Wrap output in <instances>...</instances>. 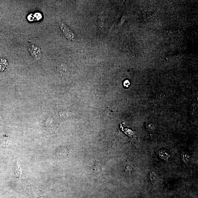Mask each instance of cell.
Listing matches in <instances>:
<instances>
[{
  "label": "cell",
  "mask_w": 198,
  "mask_h": 198,
  "mask_svg": "<svg viewBox=\"0 0 198 198\" xmlns=\"http://www.w3.org/2000/svg\"><path fill=\"white\" fill-rule=\"evenodd\" d=\"M130 85V82L128 81H126L124 83V85L125 87H128Z\"/></svg>",
  "instance_id": "ba28073f"
},
{
  "label": "cell",
  "mask_w": 198,
  "mask_h": 198,
  "mask_svg": "<svg viewBox=\"0 0 198 198\" xmlns=\"http://www.w3.org/2000/svg\"><path fill=\"white\" fill-rule=\"evenodd\" d=\"M183 160L185 163H187L189 160V157L187 154H183Z\"/></svg>",
  "instance_id": "52a82bcc"
},
{
  "label": "cell",
  "mask_w": 198,
  "mask_h": 198,
  "mask_svg": "<svg viewBox=\"0 0 198 198\" xmlns=\"http://www.w3.org/2000/svg\"><path fill=\"white\" fill-rule=\"evenodd\" d=\"M29 51L31 53L32 56L35 58H37L40 56L41 51L40 49L36 46L34 45H30Z\"/></svg>",
  "instance_id": "7a4b0ae2"
},
{
  "label": "cell",
  "mask_w": 198,
  "mask_h": 198,
  "mask_svg": "<svg viewBox=\"0 0 198 198\" xmlns=\"http://www.w3.org/2000/svg\"><path fill=\"white\" fill-rule=\"evenodd\" d=\"M16 170L17 177L18 178H20L21 173V169L20 166V163L18 162L17 163V164H16V170Z\"/></svg>",
  "instance_id": "277c9868"
},
{
  "label": "cell",
  "mask_w": 198,
  "mask_h": 198,
  "mask_svg": "<svg viewBox=\"0 0 198 198\" xmlns=\"http://www.w3.org/2000/svg\"><path fill=\"white\" fill-rule=\"evenodd\" d=\"M159 155L162 159H168L167 158L168 157V154L164 151H161L160 152Z\"/></svg>",
  "instance_id": "8992f818"
},
{
  "label": "cell",
  "mask_w": 198,
  "mask_h": 198,
  "mask_svg": "<svg viewBox=\"0 0 198 198\" xmlns=\"http://www.w3.org/2000/svg\"><path fill=\"white\" fill-rule=\"evenodd\" d=\"M150 179L152 184H154L156 180V174L154 172H151L150 175Z\"/></svg>",
  "instance_id": "5b68a950"
},
{
  "label": "cell",
  "mask_w": 198,
  "mask_h": 198,
  "mask_svg": "<svg viewBox=\"0 0 198 198\" xmlns=\"http://www.w3.org/2000/svg\"><path fill=\"white\" fill-rule=\"evenodd\" d=\"M60 26L66 39L70 41H73L74 38V34L72 30L62 22H60Z\"/></svg>",
  "instance_id": "6da1fadb"
},
{
  "label": "cell",
  "mask_w": 198,
  "mask_h": 198,
  "mask_svg": "<svg viewBox=\"0 0 198 198\" xmlns=\"http://www.w3.org/2000/svg\"><path fill=\"white\" fill-rule=\"evenodd\" d=\"M3 16H4V13H3L2 12H0V20H1L2 18L3 17Z\"/></svg>",
  "instance_id": "9c48e42d"
},
{
  "label": "cell",
  "mask_w": 198,
  "mask_h": 198,
  "mask_svg": "<svg viewBox=\"0 0 198 198\" xmlns=\"http://www.w3.org/2000/svg\"><path fill=\"white\" fill-rule=\"evenodd\" d=\"M8 66L7 61L5 59H1L0 60V70L3 71Z\"/></svg>",
  "instance_id": "3957f363"
}]
</instances>
